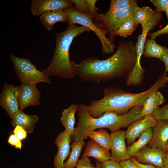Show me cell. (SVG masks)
<instances>
[{"label": "cell", "mask_w": 168, "mask_h": 168, "mask_svg": "<svg viewBox=\"0 0 168 168\" xmlns=\"http://www.w3.org/2000/svg\"><path fill=\"white\" fill-rule=\"evenodd\" d=\"M100 168H122L119 163L112 161L108 160L103 163L100 162Z\"/></svg>", "instance_id": "e575fe53"}, {"label": "cell", "mask_w": 168, "mask_h": 168, "mask_svg": "<svg viewBox=\"0 0 168 168\" xmlns=\"http://www.w3.org/2000/svg\"><path fill=\"white\" fill-rule=\"evenodd\" d=\"M165 34H168V24L164 28L154 32L149 33L148 35L150 39L154 40L157 36Z\"/></svg>", "instance_id": "8d00e7d4"}, {"label": "cell", "mask_w": 168, "mask_h": 168, "mask_svg": "<svg viewBox=\"0 0 168 168\" xmlns=\"http://www.w3.org/2000/svg\"><path fill=\"white\" fill-rule=\"evenodd\" d=\"M138 7L136 3L111 12L100 14L97 13L94 19L102 21L105 30L109 34V39L114 43L117 30L125 21L134 17L135 11Z\"/></svg>", "instance_id": "52a82bcc"}, {"label": "cell", "mask_w": 168, "mask_h": 168, "mask_svg": "<svg viewBox=\"0 0 168 168\" xmlns=\"http://www.w3.org/2000/svg\"><path fill=\"white\" fill-rule=\"evenodd\" d=\"M85 156L94 158L100 163L112 159L109 151L92 140L88 141L86 144L82 156Z\"/></svg>", "instance_id": "ac0fdd59"}, {"label": "cell", "mask_w": 168, "mask_h": 168, "mask_svg": "<svg viewBox=\"0 0 168 168\" xmlns=\"http://www.w3.org/2000/svg\"><path fill=\"white\" fill-rule=\"evenodd\" d=\"M68 18V26L77 24L85 26L94 32L100 41L102 46V51L103 54H109L114 52L115 45L105 35L107 30L99 28L93 22L89 14L82 13L77 11L75 7H72L63 10Z\"/></svg>", "instance_id": "5b68a950"}, {"label": "cell", "mask_w": 168, "mask_h": 168, "mask_svg": "<svg viewBox=\"0 0 168 168\" xmlns=\"http://www.w3.org/2000/svg\"><path fill=\"white\" fill-rule=\"evenodd\" d=\"M95 161L96 164V168H100V162L96 159H95Z\"/></svg>", "instance_id": "b9f144b4"}, {"label": "cell", "mask_w": 168, "mask_h": 168, "mask_svg": "<svg viewBox=\"0 0 168 168\" xmlns=\"http://www.w3.org/2000/svg\"><path fill=\"white\" fill-rule=\"evenodd\" d=\"M163 168H168V151L166 153Z\"/></svg>", "instance_id": "60d3db41"}, {"label": "cell", "mask_w": 168, "mask_h": 168, "mask_svg": "<svg viewBox=\"0 0 168 168\" xmlns=\"http://www.w3.org/2000/svg\"><path fill=\"white\" fill-rule=\"evenodd\" d=\"M72 138L65 129L60 132L56 138L54 143L58 148L53 161L54 168H63L64 161L70 153Z\"/></svg>", "instance_id": "4fadbf2b"}, {"label": "cell", "mask_w": 168, "mask_h": 168, "mask_svg": "<svg viewBox=\"0 0 168 168\" xmlns=\"http://www.w3.org/2000/svg\"><path fill=\"white\" fill-rule=\"evenodd\" d=\"M15 92L20 108L23 110L30 106H39L41 105L39 100L41 92L36 85L21 83L15 87Z\"/></svg>", "instance_id": "ba28073f"}, {"label": "cell", "mask_w": 168, "mask_h": 168, "mask_svg": "<svg viewBox=\"0 0 168 168\" xmlns=\"http://www.w3.org/2000/svg\"><path fill=\"white\" fill-rule=\"evenodd\" d=\"M136 3L137 1L135 0H112L107 12L110 13L122 9Z\"/></svg>", "instance_id": "83f0119b"}, {"label": "cell", "mask_w": 168, "mask_h": 168, "mask_svg": "<svg viewBox=\"0 0 168 168\" xmlns=\"http://www.w3.org/2000/svg\"><path fill=\"white\" fill-rule=\"evenodd\" d=\"M126 132L119 129L111 132L110 137L111 160L119 163L127 159V147L125 141Z\"/></svg>", "instance_id": "8fae6325"}, {"label": "cell", "mask_w": 168, "mask_h": 168, "mask_svg": "<svg viewBox=\"0 0 168 168\" xmlns=\"http://www.w3.org/2000/svg\"><path fill=\"white\" fill-rule=\"evenodd\" d=\"M90 30L83 26L72 24L55 36L56 45L49 65L41 71L48 77L54 76L67 79L75 77L76 73L70 58L69 49L74 38Z\"/></svg>", "instance_id": "277c9868"}, {"label": "cell", "mask_w": 168, "mask_h": 168, "mask_svg": "<svg viewBox=\"0 0 168 168\" xmlns=\"http://www.w3.org/2000/svg\"><path fill=\"white\" fill-rule=\"evenodd\" d=\"M73 3L68 0H33L30 10L32 14L40 16L47 11H56L72 7Z\"/></svg>", "instance_id": "9c48e42d"}, {"label": "cell", "mask_w": 168, "mask_h": 168, "mask_svg": "<svg viewBox=\"0 0 168 168\" xmlns=\"http://www.w3.org/2000/svg\"><path fill=\"white\" fill-rule=\"evenodd\" d=\"M166 153L156 148L146 146L133 157L140 163L151 164L157 168H163Z\"/></svg>", "instance_id": "30bf717a"}, {"label": "cell", "mask_w": 168, "mask_h": 168, "mask_svg": "<svg viewBox=\"0 0 168 168\" xmlns=\"http://www.w3.org/2000/svg\"><path fill=\"white\" fill-rule=\"evenodd\" d=\"M119 163L122 168H140L130 159L122 161Z\"/></svg>", "instance_id": "74e56055"}, {"label": "cell", "mask_w": 168, "mask_h": 168, "mask_svg": "<svg viewBox=\"0 0 168 168\" xmlns=\"http://www.w3.org/2000/svg\"><path fill=\"white\" fill-rule=\"evenodd\" d=\"M15 89V87L13 85L5 83L2 87L0 95V106L11 118L20 109Z\"/></svg>", "instance_id": "5bb4252c"}, {"label": "cell", "mask_w": 168, "mask_h": 168, "mask_svg": "<svg viewBox=\"0 0 168 168\" xmlns=\"http://www.w3.org/2000/svg\"><path fill=\"white\" fill-rule=\"evenodd\" d=\"M137 58L133 42L122 40L116 52L105 59L90 57L79 63L72 62L76 75L82 81L99 83L127 76L134 68Z\"/></svg>", "instance_id": "6da1fadb"}, {"label": "cell", "mask_w": 168, "mask_h": 168, "mask_svg": "<svg viewBox=\"0 0 168 168\" xmlns=\"http://www.w3.org/2000/svg\"><path fill=\"white\" fill-rule=\"evenodd\" d=\"M167 151H168V142L167 146Z\"/></svg>", "instance_id": "ee69618b"}, {"label": "cell", "mask_w": 168, "mask_h": 168, "mask_svg": "<svg viewBox=\"0 0 168 168\" xmlns=\"http://www.w3.org/2000/svg\"><path fill=\"white\" fill-rule=\"evenodd\" d=\"M151 115L157 120H168V103L158 108Z\"/></svg>", "instance_id": "f1b7e54d"}, {"label": "cell", "mask_w": 168, "mask_h": 168, "mask_svg": "<svg viewBox=\"0 0 168 168\" xmlns=\"http://www.w3.org/2000/svg\"><path fill=\"white\" fill-rule=\"evenodd\" d=\"M153 130L149 128L143 132L138 140L130 145L127 148V159H130L139 150L148 144L152 135Z\"/></svg>", "instance_id": "603a6c76"}, {"label": "cell", "mask_w": 168, "mask_h": 168, "mask_svg": "<svg viewBox=\"0 0 168 168\" xmlns=\"http://www.w3.org/2000/svg\"><path fill=\"white\" fill-rule=\"evenodd\" d=\"M157 12L148 6L138 7L135 11L134 17L136 23L141 24L143 28L153 19Z\"/></svg>", "instance_id": "d4e9b609"}, {"label": "cell", "mask_w": 168, "mask_h": 168, "mask_svg": "<svg viewBox=\"0 0 168 168\" xmlns=\"http://www.w3.org/2000/svg\"><path fill=\"white\" fill-rule=\"evenodd\" d=\"M157 121V120L151 114L130 124L126 132L125 139L127 145H130L133 143L147 129L154 127Z\"/></svg>", "instance_id": "7c38bea8"}, {"label": "cell", "mask_w": 168, "mask_h": 168, "mask_svg": "<svg viewBox=\"0 0 168 168\" xmlns=\"http://www.w3.org/2000/svg\"><path fill=\"white\" fill-rule=\"evenodd\" d=\"M150 1L156 7V11L158 12H165L168 7V0H150Z\"/></svg>", "instance_id": "1f68e13d"}, {"label": "cell", "mask_w": 168, "mask_h": 168, "mask_svg": "<svg viewBox=\"0 0 168 168\" xmlns=\"http://www.w3.org/2000/svg\"><path fill=\"white\" fill-rule=\"evenodd\" d=\"M75 6L76 10L80 12L89 14L87 0H71Z\"/></svg>", "instance_id": "f546056e"}, {"label": "cell", "mask_w": 168, "mask_h": 168, "mask_svg": "<svg viewBox=\"0 0 168 168\" xmlns=\"http://www.w3.org/2000/svg\"><path fill=\"white\" fill-rule=\"evenodd\" d=\"M38 117L35 115H28L20 109L11 118V124L15 128L19 126L30 133L34 131L35 126L38 121Z\"/></svg>", "instance_id": "e0dca14e"}, {"label": "cell", "mask_w": 168, "mask_h": 168, "mask_svg": "<svg viewBox=\"0 0 168 168\" xmlns=\"http://www.w3.org/2000/svg\"><path fill=\"white\" fill-rule=\"evenodd\" d=\"M9 56L14 72L22 84L36 85L45 82L51 84L49 77L37 69L29 58L18 57L12 54Z\"/></svg>", "instance_id": "8992f818"}, {"label": "cell", "mask_w": 168, "mask_h": 168, "mask_svg": "<svg viewBox=\"0 0 168 168\" xmlns=\"http://www.w3.org/2000/svg\"><path fill=\"white\" fill-rule=\"evenodd\" d=\"M98 1L97 0H87L89 14L92 18H94L97 13L95 6V3Z\"/></svg>", "instance_id": "d590c367"}, {"label": "cell", "mask_w": 168, "mask_h": 168, "mask_svg": "<svg viewBox=\"0 0 168 168\" xmlns=\"http://www.w3.org/2000/svg\"><path fill=\"white\" fill-rule=\"evenodd\" d=\"M91 140L109 151L110 149L111 141L110 135L104 128H100L97 131H92L87 134Z\"/></svg>", "instance_id": "484cf974"}, {"label": "cell", "mask_w": 168, "mask_h": 168, "mask_svg": "<svg viewBox=\"0 0 168 168\" xmlns=\"http://www.w3.org/2000/svg\"><path fill=\"white\" fill-rule=\"evenodd\" d=\"M12 132L21 141L26 138L27 132L21 126H16Z\"/></svg>", "instance_id": "836d02e7"}, {"label": "cell", "mask_w": 168, "mask_h": 168, "mask_svg": "<svg viewBox=\"0 0 168 168\" xmlns=\"http://www.w3.org/2000/svg\"><path fill=\"white\" fill-rule=\"evenodd\" d=\"M76 168H96L95 165L92 164L89 157L83 156L79 160Z\"/></svg>", "instance_id": "4dcf8cb0"}, {"label": "cell", "mask_w": 168, "mask_h": 168, "mask_svg": "<svg viewBox=\"0 0 168 168\" xmlns=\"http://www.w3.org/2000/svg\"><path fill=\"white\" fill-rule=\"evenodd\" d=\"M168 83V77L164 72L150 88L142 92L132 93L121 89L111 87L104 89V97L100 100L91 101L86 106L89 114L97 118L106 112H113L123 114L138 105H142L150 93L155 89H159Z\"/></svg>", "instance_id": "7a4b0ae2"}, {"label": "cell", "mask_w": 168, "mask_h": 168, "mask_svg": "<svg viewBox=\"0 0 168 168\" xmlns=\"http://www.w3.org/2000/svg\"><path fill=\"white\" fill-rule=\"evenodd\" d=\"M43 26L48 30L53 29L54 25L58 22H68V18L64 11H47L39 17Z\"/></svg>", "instance_id": "ffe728a7"}, {"label": "cell", "mask_w": 168, "mask_h": 168, "mask_svg": "<svg viewBox=\"0 0 168 168\" xmlns=\"http://www.w3.org/2000/svg\"><path fill=\"white\" fill-rule=\"evenodd\" d=\"M162 61L163 62L165 65V71L167 72L168 71V55H165L163 56Z\"/></svg>", "instance_id": "ab89813d"}, {"label": "cell", "mask_w": 168, "mask_h": 168, "mask_svg": "<svg viewBox=\"0 0 168 168\" xmlns=\"http://www.w3.org/2000/svg\"><path fill=\"white\" fill-rule=\"evenodd\" d=\"M77 111L78 120L72 138L73 141L86 139L87 133L96 129L106 128L112 132L126 127L140 118L139 112L135 108L123 114L109 112L94 118L89 114L84 104L79 103Z\"/></svg>", "instance_id": "3957f363"}, {"label": "cell", "mask_w": 168, "mask_h": 168, "mask_svg": "<svg viewBox=\"0 0 168 168\" xmlns=\"http://www.w3.org/2000/svg\"><path fill=\"white\" fill-rule=\"evenodd\" d=\"M78 104H72L62 112L60 118L61 124L72 138L74 130L75 114L77 111Z\"/></svg>", "instance_id": "7402d4cb"}, {"label": "cell", "mask_w": 168, "mask_h": 168, "mask_svg": "<svg viewBox=\"0 0 168 168\" xmlns=\"http://www.w3.org/2000/svg\"><path fill=\"white\" fill-rule=\"evenodd\" d=\"M138 25L134 17H132L125 21L118 28L115 33V35L126 37L134 32Z\"/></svg>", "instance_id": "4316f807"}, {"label": "cell", "mask_w": 168, "mask_h": 168, "mask_svg": "<svg viewBox=\"0 0 168 168\" xmlns=\"http://www.w3.org/2000/svg\"><path fill=\"white\" fill-rule=\"evenodd\" d=\"M84 140L73 141L68 159L64 163L63 168H74L78 162L82 149L85 145Z\"/></svg>", "instance_id": "cb8c5ba5"}, {"label": "cell", "mask_w": 168, "mask_h": 168, "mask_svg": "<svg viewBox=\"0 0 168 168\" xmlns=\"http://www.w3.org/2000/svg\"><path fill=\"white\" fill-rule=\"evenodd\" d=\"M162 17V13L157 12L153 19L145 26L142 28V33L138 36L135 45L137 58L135 66L139 67H142L140 63V59L143 54L144 45L147 39V35L149 31L153 29L159 23Z\"/></svg>", "instance_id": "2e32d148"}, {"label": "cell", "mask_w": 168, "mask_h": 168, "mask_svg": "<svg viewBox=\"0 0 168 168\" xmlns=\"http://www.w3.org/2000/svg\"><path fill=\"white\" fill-rule=\"evenodd\" d=\"M168 142V120H158L153 127L152 138L148 146L167 152Z\"/></svg>", "instance_id": "9a60e30c"}, {"label": "cell", "mask_w": 168, "mask_h": 168, "mask_svg": "<svg viewBox=\"0 0 168 168\" xmlns=\"http://www.w3.org/2000/svg\"><path fill=\"white\" fill-rule=\"evenodd\" d=\"M130 159L137 165L140 168H157L154 165L151 164H144L140 163L133 157L130 158Z\"/></svg>", "instance_id": "f35d334b"}, {"label": "cell", "mask_w": 168, "mask_h": 168, "mask_svg": "<svg viewBox=\"0 0 168 168\" xmlns=\"http://www.w3.org/2000/svg\"><path fill=\"white\" fill-rule=\"evenodd\" d=\"M165 101V98L158 91V89L153 90L150 93L142 105L141 115L144 117L151 115Z\"/></svg>", "instance_id": "d6986e66"}, {"label": "cell", "mask_w": 168, "mask_h": 168, "mask_svg": "<svg viewBox=\"0 0 168 168\" xmlns=\"http://www.w3.org/2000/svg\"><path fill=\"white\" fill-rule=\"evenodd\" d=\"M165 13H166V14L167 17V19L168 22V7H167V8L166 9V10L165 11Z\"/></svg>", "instance_id": "7bdbcfd3"}, {"label": "cell", "mask_w": 168, "mask_h": 168, "mask_svg": "<svg viewBox=\"0 0 168 168\" xmlns=\"http://www.w3.org/2000/svg\"><path fill=\"white\" fill-rule=\"evenodd\" d=\"M8 143L17 149L21 150L22 144L21 141L14 134H11L8 140Z\"/></svg>", "instance_id": "d6a6232c"}, {"label": "cell", "mask_w": 168, "mask_h": 168, "mask_svg": "<svg viewBox=\"0 0 168 168\" xmlns=\"http://www.w3.org/2000/svg\"><path fill=\"white\" fill-rule=\"evenodd\" d=\"M143 54L145 57L156 58L162 61L163 56L168 55V49L158 44L154 39H146Z\"/></svg>", "instance_id": "44dd1931"}]
</instances>
